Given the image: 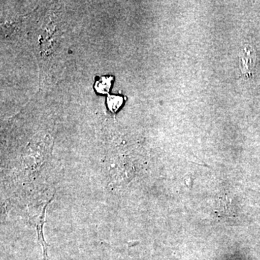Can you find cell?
Segmentation results:
<instances>
[{
    "instance_id": "6da1fadb",
    "label": "cell",
    "mask_w": 260,
    "mask_h": 260,
    "mask_svg": "<svg viewBox=\"0 0 260 260\" xmlns=\"http://www.w3.org/2000/svg\"><path fill=\"white\" fill-rule=\"evenodd\" d=\"M54 199V196L48 201L41 212V213L36 218H32V223L34 224L36 228V231L37 232L38 241L40 243L43 249V256H44V260H49V256H48V247L47 243L45 242L44 236V225L45 223V215L46 210L49 204H50Z\"/></svg>"
},
{
    "instance_id": "7a4b0ae2",
    "label": "cell",
    "mask_w": 260,
    "mask_h": 260,
    "mask_svg": "<svg viewBox=\"0 0 260 260\" xmlns=\"http://www.w3.org/2000/svg\"><path fill=\"white\" fill-rule=\"evenodd\" d=\"M218 210L216 213L220 218H234L236 216L235 210L233 206L232 201L227 195L224 194L219 199Z\"/></svg>"
},
{
    "instance_id": "3957f363",
    "label": "cell",
    "mask_w": 260,
    "mask_h": 260,
    "mask_svg": "<svg viewBox=\"0 0 260 260\" xmlns=\"http://www.w3.org/2000/svg\"><path fill=\"white\" fill-rule=\"evenodd\" d=\"M112 77H102L95 85V88L98 93L107 94L109 93V89L112 86Z\"/></svg>"
},
{
    "instance_id": "277c9868",
    "label": "cell",
    "mask_w": 260,
    "mask_h": 260,
    "mask_svg": "<svg viewBox=\"0 0 260 260\" xmlns=\"http://www.w3.org/2000/svg\"><path fill=\"white\" fill-rule=\"evenodd\" d=\"M124 102V98L119 95H109L107 98V106L109 110L113 113H116Z\"/></svg>"
},
{
    "instance_id": "5b68a950",
    "label": "cell",
    "mask_w": 260,
    "mask_h": 260,
    "mask_svg": "<svg viewBox=\"0 0 260 260\" xmlns=\"http://www.w3.org/2000/svg\"><path fill=\"white\" fill-rule=\"evenodd\" d=\"M184 182H185L186 186L191 189L194 184V179L192 177H186L184 179Z\"/></svg>"
}]
</instances>
